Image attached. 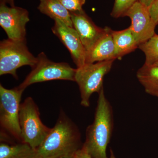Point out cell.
Masks as SVG:
<instances>
[{
  "mask_svg": "<svg viewBox=\"0 0 158 158\" xmlns=\"http://www.w3.org/2000/svg\"><path fill=\"white\" fill-rule=\"evenodd\" d=\"M82 146L78 128L61 110L56 124L36 149V158H59L74 155Z\"/></svg>",
  "mask_w": 158,
  "mask_h": 158,
  "instance_id": "cell-1",
  "label": "cell"
},
{
  "mask_svg": "<svg viewBox=\"0 0 158 158\" xmlns=\"http://www.w3.org/2000/svg\"><path fill=\"white\" fill-rule=\"evenodd\" d=\"M98 94L94 119L86 129L82 148L92 158H109L106 149L114 126L113 108L105 95L103 88Z\"/></svg>",
  "mask_w": 158,
  "mask_h": 158,
  "instance_id": "cell-2",
  "label": "cell"
},
{
  "mask_svg": "<svg viewBox=\"0 0 158 158\" xmlns=\"http://www.w3.org/2000/svg\"><path fill=\"white\" fill-rule=\"evenodd\" d=\"M23 92L18 86L8 89L0 85L1 141L24 143L19 121Z\"/></svg>",
  "mask_w": 158,
  "mask_h": 158,
  "instance_id": "cell-3",
  "label": "cell"
},
{
  "mask_svg": "<svg viewBox=\"0 0 158 158\" xmlns=\"http://www.w3.org/2000/svg\"><path fill=\"white\" fill-rule=\"evenodd\" d=\"M36 65L23 81L18 87L24 91L30 85L54 80L75 81L77 69L72 68L67 62H55L48 59L44 52L38 54Z\"/></svg>",
  "mask_w": 158,
  "mask_h": 158,
  "instance_id": "cell-4",
  "label": "cell"
},
{
  "mask_svg": "<svg viewBox=\"0 0 158 158\" xmlns=\"http://www.w3.org/2000/svg\"><path fill=\"white\" fill-rule=\"evenodd\" d=\"M114 61L106 60L86 63L77 68L75 81L78 85L82 106L85 107L90 106L91 95L94 93H98L103 88V79L110 72Z\"/></svg>",
  "mask_w": 158,
  "mask_h": 158,
  "instance_id": "cell-5",
  "label": "cell"
},
{
  "mask_svg": "<svg viewBox=\"0 0 158 158\" xmlns=\"http://www.w3.org/2000/svg\"><path fill=\"white\" fill-rule=\"evenodd\" d=\"M19 121L23 142L37 149L51 128L43 123L39 108L31 97L21 104Z\"/></svg>",
  "mask_w": 158,
  "mask_h": 158,
  "instance_id": "cell-6",
  "label": "cell"
},
{
  "mask_svg": "<svg viewBox=\"0 0 158 158\" xmlns=\"http://www.w3.org/2000/svg\"><path fill=\"white\" fill-rule=\"evenodd\" d=\"M27 40L19 41L9 39L0 42V75L11 74L18 79L17 70L24 65L31 68L36 65L37 57L29 51Z\"/></svg>",
  "mask_w": 158,
  "mask_h": 158,
  "instance_id": "cell-7",
  "label": "cell"
},
{
  "mask_svg": "<svg viewBox=\"0 0 158 158\" xmlns=\"http://www.w3.org/2000/svg\"><path fill=\"white\" fill-rule=\"evenodd\" d=\"M27 9L0 4V26L9 39L14 40H27L26 26L30 21Z\"/></svg>",
  "mask_w": 158,
  "mask_h": 158,
  "instance_id": "cell-8",
  "label": "cell"
},
{
  "mask_svg": "<svg viewBox=\"0 0 158 158\" xmlns=\"http://www.w3.org/2000/svg\"><path fill=\"white\" fill-rule=\"evenodd\" d=\"M124 16L131 19V24L130 27L139 46L156 34L155 30L156 26L151 18L148 8L139 1L126 11Z\"/></svg>",
  "mask_w": 158,
  "mask_h": 158,
  "instance_id": "cell-9",
  "label": "cell"
},
{
  "mask_svg": "<svg viewBox=\"0 0 158 158\" xmlns=\"http://www.w3.org/2000/svg\"><path fill=\"white\" fill-rule=\"evenodd\" d=\"M52 31L68 49L77 68L85 65L87 52L73 27L67 25L59 20L56 19L54 20Z\"/></svg>",
  "mask_w": 158,
  "mask_h": 158,
  "instance_id": "cell-10",
  "label": "cell"
},
{
  "mask_svg": "<svg viewBox=\"0 0 158 158\" xmlns=\"http://www.w3.org/2000/svg\"><path fill=\"white\" fill-rule=\"evenodd\" d=\"M73 28L77 31L87 53L89 52L104 34L105 27L95 25L84 10L71 12Z\"/></svg>",
  "mask_w": 158,
  "mask_h": 158,
  "instance_id": "cell-11",
  "label": "cell"
},
{
  "mask_svg": "<svg viewBox=\"0 0 158 158\" xmlns=\"http://www.w3.org/2000/svg\"><path fill=\"white\" fill-rule=\"evenodd\" d=\"M112 31L110 28L105 27L104 34L92 49L87 53L86 63L116 59Z\"/></svg>",
  "mask_w": 158,
  "mask_h": 158,
  "instance_id": "cell-12",
  "label": "cell"
},
{
  "mask_svg": "<svg viewBox=\"0 0 158 158\" xmlns=\"http://www.w3.org/2000/svg\"><path fill=\"white\" fill-rule=\"evenodd\" d=\"M116 59L134 52L139 47L130 27L119 31H112Z\"/></svg>",
  "mask_w": 158,
  "mask_h": 158,
  "instance_id": "cell-13",
  "label": "cell"
},
{
  "mask_svg": "<svg viewBox=\"0 0 158 158\" xmlns=\"http://www.w3.org/2000/svg\"><path fill=\"white\" fill-rule=\"evenodd\" d=\"M37 9L41 13L54 20H59L73 27L70 12L65 9L59 0H40Z\"/></svg>",
  "mask_w": 158,
  "mask_h": 158,
  "instance_id": "cell-14",
  "label": "cell"
},
{
  "mask_svg": "<svg viewBox=\"0 0 158 158\" xmlns=\"http://www.w3.org/2000/svg\"><path fill=\"white\" fill-rule=\"evenodd\" d=\"M136 76L146 93L158 97V65L144 63L138 69Z\"/></svg>",
  "mask_w": 158,
  "mask_h": 158,
  "instance_id": "cell-15",
  "label": "cell"
},
{
  "mask_svg": "<svg viewBox=\"0 0 158 158\" xmlns=\"http://www.w3.org/2000/svg\"><path fill=\"white\" fill-rule=\"evenodd\" d=\"M36 158V149L27 143L1 141L0 158Z\"/></svg>",
  "mask_w": 158,
  "mask_h": 158,
  "instance_id": "cell-16",
  "label": "cell"
},
{
  "mask_svg": "<svg viewBox=\"0 0 158 158\" xmlns=\"http://www.w3.org/2000/svg\"><path fill=\"white\" fill-rule=\"evenodd\" d=\"M138 48L145 55V64H155L158 61V35L155 34L147 41L140 44Z\"/></svg>",
  "mask_w": 158,
  "mask_h": 158,
  "instance_id": "cell-17",
  "label": "cell"
},
{
  "mask_svg": "<svg viewBox=\"0 0 158 158\" xmlns=\"http://www.w3.org/2000/svg\"><path fill=\"white\" fill-rule=\"evenodd\" d=\"M138 1L139 0H115L111 16L115 18L123 17L126 11Z\"/></svg>",
  "mask_w": 158,
  "mask_h": 158,
  "instance_id": "cell-18",
  "label": "cell"
},
{
  "mask_svg": "<svg viewBox=\"0 0 158 158\" xmlns=\"http://www.w3.org/2000/svg\"><path fill=\"white\" fill-rule=\"evenodd\" d=\"M65 9L69 12L81 11L83 10V6L86 0H59Z\"/></svg>",
  "mask_w": 158,
  "mask_h": 158,
  "instance_id": "cell-19",
  "label": "cell"
},
{
  "mask_svg": "<svg viewBox=\"0 0 158 158\" xmlns=\"http://www.w3.org/2000/svg\"><path fill=\"white\" fill-rule=\"evenodd\" d=\"M150 15L156 25H158V0H155L148 8Z\"/></svg>",
  "mask_w": 158,
  "mask_h": 158,
  "instance_id": "cell-20",
  "label": "cell"
},
{
  "mask_svg": "<svg viewBox=\"0 0 158 158\" xmlns=\"http://www.w3.org/2000/svg\"><path fill=\"white\" fill-rule=\"evenodd\" d=\"M75 158H92L86 151L81 148L78 150L74 154Z\"/></svg>",
  "mask_w": 158,
  "mask_h": 158,
  "instance_id": "cell-21",
  "label": "cell"
},
{
  "mask_svg": "<svg viewBox=\"0 0 158 158\" xmlns=\"http://www.w3.org/2000/svg\"><path fill=\"white\" fill-rule=\"evenodd\" d=\"M154 1L155 0H139V2L148 8Z\"/></svg>",
  "mask_w": 158,
  "mask_h": 158,
  "instance_id": "cell-22",
  "label": "cell"
},
{
  "mask_svg": "<svg viewBox=\"0 0 158 158\" xmlns=\"http://www.w3.org/2000/svg\"><path fill=\"white\" fill-rule=\"evenodd\" d=\"M15 0H0V4L9 5L10 6H15Z\"/></svg>",
  "mask_w": 158,
  "mask_h": 158,
  "instance_id": "cell-23",
  "label": "cell"
},
{
  "mask_svg": "<svg viewBox=\"0 0 158 158\" xmlns=\"http://www.w3.org/2000/svg\"><path fill=\"white\" fill-rule=\"evenodd\" d=\"M59 158H75V157L74 155L63 156Z\"/></svg>",
  "mask_w": 158,
  "mask_h": 158,
  "instance_id": "cell-24",
  "label": "cell"
},
{
  "mask_svg": "<svg viewBox=\"0 0 158 158\" xmlns=\"http://www.w3.org/2000/svg\"><path fill=\"white\" fill-rule=\"evenodd\" d=\"M110 156L109 158H116L115 156V155H114V153H113V151L112 150H110Z\"/></svg>",
  "mask_w": 158,
  "mask_h": 158,
  "instance_id": "cell-25",
  "label": "cell"
},
{
  "mask_svg": "<svg viewBox=\"0 0 158 158\" xmlns=\"http://www.w3.org/2000/svg\"><path fill=\"white\" fill-rule=\"evenodd\" d=\"M154 64V65H158V61H157V62H156V63Z\"/></svg>",
  "mask_w": 158,
  "mask_h": 158,
  "instance_id": "cell-26",
  "label": "cell"
}]
</instances>
